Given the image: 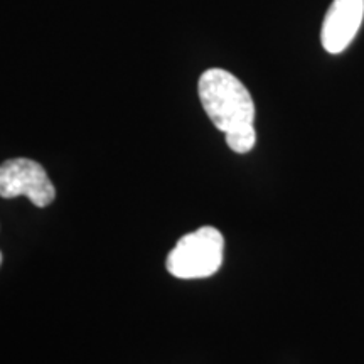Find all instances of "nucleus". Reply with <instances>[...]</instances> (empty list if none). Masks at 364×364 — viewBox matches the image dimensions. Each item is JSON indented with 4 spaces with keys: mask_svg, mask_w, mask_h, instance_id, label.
Listing matches in <instances>:
<instances>
[{
    "mask_svg": "<svg viewBox=\"0 0 364 364\" xmlns=\"http://www.w3.org/2000/svg\"><path fill=\"white\" fill-rule=\"evenodd\" d=\"M199 98L203 108L225 135L255 129V103L252 95L230 71L211 68L199 78Z\"/></svg>",
    "mask_w": 364,
    "mask_h": 364,
    "instance_id": "f257e3e1",
    "label": "nucleus"
},
{
    "mask_svg": "<svg viewBox=\"0 0 364 364\" xmlns=\"http://www.w3.org/2000/svg\"><path fill=\"white\" fill-rule=\"evenodd\" d=\"M225 238L216 228L203 226L177 241L167 257V270L182 280L208 279L220 270Z\"/></svg>",
    "mask_w": 364,
    "mask_h": 364,
    "instance_id": "f03ea898",
    "label": "nucleus"
},
{
    "mask_svg": "<svg viewBox=\"0 0 364 364\" xmlns=\"http://www.w3.org/2000/svg\"><path fill=\"white\" fill-rule=\"evenodd\" d=\"M26 196L34 206L46 208L56 198L48 172L31 159H11L0 166V198L14 199Z\"/></svg>",
    "mask_w": 364,
    "mask_h": 364,
    "instance_id": "7ed1b4c3",
    "label": "nucleus"
},
{
    "mask_svg": "<svg viewBox=\"0 0 364 364\" xmlns=\"http://www.w3.org/2000/svg\"><path fill=\"white\" fill-rule=\"evenodd\" d=\"M364 19V0H334L322 22L321 41L327 53H343Z\"/></svg>",
    "mask_w": 364,
    "mask_h": 364,
    "instance_id": "20e7f679",
    "label": "nucleus"
},
{
    "mask_svg": "<svg viewBox=\"0 0 364 364\" xmlns=\"http://www.w3.org/2000/svg\"><path fill=\"white\" fill-rule=\"evenodd\" d=\"M226 144L236 154H247L257 144V132L255 129L238 132V134L226 135Z\"/></svg>",
    "mask_w": 364,
    "mask_h": 364,
    "instance_id": "39448f33",
    "label": "nucleus"
},
{
    "mask_svg": "<svg viewBox=\"0 0 364 364\" xmlns=\"http://www.w3.org/2000/svg\"><path fill=\"white\" fill-rule=\"evenodd\" d=\"M0 263H2V253H0Z\"/></svg>",
    "mask_w": 364,
    "mask_h": 364,
    "instance_id": "423d86ee",
    "label": "nucleus"
}]
</instances>
